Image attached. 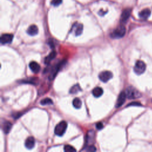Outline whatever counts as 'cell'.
I'll use <instances>...</instances> for the list:
<instances>
[{
    "instance_id": "1",
    "label": "cell",
    "mask_w": 152,
    "mask_h": 152,
    "mask_svg": "<svg viewBox=\"0 0 152 152\" xmlns=\"http://www.w3.org/2000/svg\"><path fill=\"white\" fill-rule=\"evenodd\" d=\"M125 92L126 93L127 98L129 99H137L141 96L140 92L133 86L128 87Z\"/></svg>"
},
{
    "instance_id": "2",
    "label": "cell",
    "mask_w": 152,
    "mask_h": 152,
    "mask_svg": "<svg viewBox=\"0 0 152 152\" xmlns=\"http://www.w3.org/2000/svg\"><path fill=\"white\" fill-rule=\"evenodd\" d=\"M67 125H68L67 122L65 121H62L59 123H58L55 128V130H54L55 134L57 136L59 137L62 136L66 131Z\"/></svg>"
},
{
    "instance_id": "3",
    "label": "cell",
    "mask_w": 152,
    "mask_h": 152,
    "mask_svg": "<svg viewBox=\"0 0 152 152\" xmlns=\"http://www.w3.org/2000/svg\"><path fill=\"white\" fill-rule=\"evenodd\" d=\"M126 32V29L124 26H119L116 28L111 33V36L114 39H119L124 36Z\"/></svg>"
},
{
    "instance_id": "4",
    "label": "cell",
    "mask_w": 152,
    "mask_h": 152,
    "mask_svg": "<svg viewBox=\"0 0 152 152\" xmlns=\"http://www.w3.org/2000/svg\"><path fill=\"white\" fill-rule=\"evenodd\" d=\"M146 69V64L143 61H137L134 67V71L137 75H140L144 73Z\"/></svg>"
},
{
    "instance_id": "5",
    "label": "cell",
    "mask_w": 152,
    "mask_h": 152,
    "mask_svg": "<svg viewBox=\"0 0 152 152\" xmlns=\"http://www.w3.org/2000/svg\"><path fill=\"white\" fill-rule=\"evenodd\" d=\"M113 77V74L109 71H105L101 72L99 75V78L100 81L103 83H106L111 80Z\"/></svg>"
},
{
    "instance_id": "6",
    "label": "cell",
    "mask_w": 152,
    "mask_h": 152,
    "mask_svg": "<svg viewBox=\"0 0 152 152\" xmlns=\"http://www.w3.org/2000/svg\"><path fill=\"white\" fill-rule=\"evenodd\" d=\"M64 63H65L64 61H61L59 63H58L57 65V66L52 70V71L51 72V74L49 75V80H53L55 77V76H57V73H58V71H59V70L61 69V67L63 66Z\"/></svg>"
},
{
    "instance_id": "7",
    "label": "cell",
    "mask_w": 152,
    "mask_h": 152,
    "mask_svg": "<svg viewBox=\"0 0 152 152\" xmlns=\"http://www.w3.org/2000/svg\"><path fill=\"white\" fill-rule=\"evenodd\" d=\"M13 39V35L9 33L3 34L0 38V42L2 44H7L10 43Z\"/></svg>"
},
{
    "instance_id": "8",
    "label": "cell",
    "mask_w": 152,
    "mask_h": 152,
    "mask_svg": "<svg viewBox=\"0 0 152 152\" xmlns=\"http://www.w3.org/2000/svg\"><path fill=\"white\" fill-rule=\"evenodd\" d=\"M131 9L130 8H127L125 10H124L122 13V14L121 16V23H125L126 21L128 20V19L129 18L130 15H131Z\"/></svg>"
},
{
    "instance_id": "9",
    "label": "cell",
    "mask_w": 152,
    "mask_h": 152,
    "mask_svg": "<svg viewBox=\"0 0 152 152\" xmlns=\"http://www.w3.org/2000/svg\"><path fill=\"white\" fill-rule=\"evenodd\" d=\"M126 98H127V96H126L125 92H121L118 97L117 101L116 103V107H121L125 103Z\"/></svg>"
},
{
    "instance_id": "10",
    "label": "cell",
    "mask_w": 152,
    "mask_h": 152,
    "mask_svg": "<svg viewBox=\"0 0 152 152\" xmlns=\"http://www.w3.org/2000/svg\"><path fill=\"white\" fill-rule=\"evenodd\" d=\"M29 68L34 73H38L40 70V65L35 61H32L29 63Z\"/></svg>"
},
{
    "instance_id": "11",
    "label": "cell",
    "mask_w": 152,
    "mask_h": 152,
    "mask_svg": "<svg viewBox=\"0 0 152 152\" xmlns=\"http://www.w3.org/2000/svg\"><path fill=\"white\" fill-rule=\"evenodd\" d=\"M25 147L28 148V149H32L35 145V140L33 137H28L26 141H25Z\"/></svg>"
},
{
    "instance_id": "12",
    "label": "cell",
    "mask_w": 152,
    "mask_h": 152,
    "mask_svg": "<svg viewBox=\"0 0 152 152\" xmlns=\"http://www.w3.org/2000/svg\"><path fill=\"white\" fill-rule=\"evenodd\" d=\"M12 128V124L7 121H4L2 124V129L5 134H7L11 131Z\"/></svg>"
},
{
    "instance_id": "13",
    "label": "cell",
    "mask_w": 152,
    "mask_h": 152,
    "mask_svg": "<svg viewBox=\"0 0 152 152\" xmlns=\"http://www.w3.org/2000/svg\"><path fill=\"white\" fill-rule=\"evenodd\" d=\"M38 28L35 25H32L29 27L27 30V33L30 36H35L38 33Z\"/></svg>"
},
{
    "instance_id": "14",
    "label": "cell",
    "mask_w": 152,
    "mask_h": 152,
    "mask_svg": "<svg viewBox=\"0 0 152 152\" xmlns=\"http://www.w3.org/2000/svg\"><path fill=\"white\" fill-rule=\"evenodd\" d=\"M150 14H151L150 10L148 8H145L143 10L141 11H140V13H139V17L141 19L146 20L149 17Z\"/></svg>"
},
{
    "instance_id": "15",
    "label": "cell",
    "mask_w": 152,
    "mask_h": 152,
    "mask_svg": "<svg viewBox=\"0 0 152 152\" xmlns=\"http://www.w3.org/2000/svg\"><path fill=\"white\" fill-rule=\"evenodd\" d=\"M103 93V90L102 88L100 87H96L92 90V94L95 98H99L100 97Z\"/></svg>"
},
{
    "instance_id": "16",
    "label": "cell",
    "mask_w": 152,
    "mask_h": 152,
    "mask_svg": "<svg viewBox=\"0 0 152 152\" xmlns=\"http://www.w3.org/2000/svg\"><path fill=\"white\" fill-rule=\"evenodd\" d=\"M74 33L76 36L80 35L83 30V26L82 24H76L74 26Z\"/></svg>"
},
{
    "instance_id": "17",
    "label": "cell",
    "mask_w": 152,
    "mask_h": 152,
    "mask_svg": "<svg viewBox=\"0 0 152 152\" xmlns=\"http://www.w3.org/2000/svg\"><path fill=\"white\" fill-rule=\"evenodd\" d=\"M57 55V52L55 51H52L45 58V63L46 64H48L51 62V61L54 59Z\"/></svg>"
},
{
    "instance_id": "18",
    "label": "cell",
    "mask_w": 152,
    "mask_h": 152,
    "mask_svg": "<svg viewBox=\"0 0 152 152\" xmlns=\"http://www.w3.org/2000/svg\"><path fill=\"white\" fill-rule=\"evenodd\" d=\"M81 91V88H80V86H79L78 84H75L74 86H73L70 89V93L71 94L74 95V94L78 93V92H80Z\"/></svg>"
},
{
    "instance_id": "19",
    "label": "cell",
    "mask_w": 152,
    "mask_h": 152,
    "mask_svg": "<svg viewBox=\"0 0 152 152\" xmlns=\"http://www.w3.org/2000/svg\"><path fill=\"white\" fill-rule=\"evenodd\" d=\"M73 106L75 108H76V109H80V108L81 107V105H82L81 100L79 98H76L73 100Z\"/></svg>"
},
{
    "instance_id": "20",
    "label": "cell",
    "mask_w": 152,
    "mask_h": 152,
    "mask_svg": "<svg viewBox=\"0 0 152 152\" xmlns=\"http://www.w3.org/2000/svg\"><path fill=\"white\" fill-rule=\"evenodd\" d=\"M92 131H90L88 133V136H87V139H86V142L88 144H90V143H93V141L94 140V138H95V134L93 131V133H92Z\"/></svg>"
},
{
    "instance_id": "21",
    "label": "cell",
    "mask_w": 152,
    "mask_h": 152,
    "mask_svg": "<svg viewBox=\"0 0 152 152\" xmlns=\"http://www.w3.org/2000/svg\"><path fill=\"white\" fill-rule=\"evenodd\" d=\"M40 103L42 105H53V103H54L52 100L51 99L48 98L43 99L42 100H41Z\"/></svg>"
},
{
    "instance_id": "22",
    "label": "cell",
    "mask_w": 152,
    "mask_h": 152,
    "mask_svg": "<svg viewBox=\"0 0 152 152\" xmlns=\"http://www.w3.org/2000/svg\"><path fill=\"white\" fill-rule=\"evenodd\" d=\"M64 150L65 151H67V152L76 151V149L70 145H66V146H65L64 148Z\"/></svg>"
},
{
    "instance_id": "23",
    "label": "cell",
    "mask_w": 152,
    "mask_h": 152,
    "mask_svg": "<svg viewBox=\"0 0 152 152\" xmlns=\"http://www.w3.org/2000/svg\"><path fill=\"white\" fill-rule=\"evenodd\" d=\"M62 0H52L51 4L54 6L57 7V6H59L62 3Z\"/></svg>"
},
{
    "instance_id": "24",
    "label": "cell",
    "mask_w": 152,
    "mask_h": 152,
    "mask_svg": "<svg viewBox=\"0 0 152 152\" xmlns=\"http://www.w3.org/2000/svg\"><path fill=\"white\" fill-rule=\"evenodd\" d=\"M86 151H96V148L93 145H90L88 147H87Z\"/></svg>"
},
{
    "instance_id": "25",
    "label": "cell",
    "mask_w": 152,
    "mask_h": 152,
    "mask_svg": "<svg viewBox=\"0 0 152 152\" xmlns=\"http://www.w3.org/2000/svg\"><path fill=\"white\" fill-rule=\"evenodd\" d=\"M141 106V104L140 103V102H131L129 103L127 106Z\"/></svg>"
},
{
    "instance_id": "26",
    "label": "cell",
    "mask_w": 152,
    "mask_h": 152,
    "mask_svg": "<svg viewBox=\"0 0 152 152\" xmlns=\"http://www.w3.org/2000/svg\"><path fill=\"white\" fill-rule=\"evenodd\" d=\"M96 128H97L98 129L100 130V129H102L103 128V125L102 122H98V123L96 124Z\"/></svg>"
}]
</instances>
